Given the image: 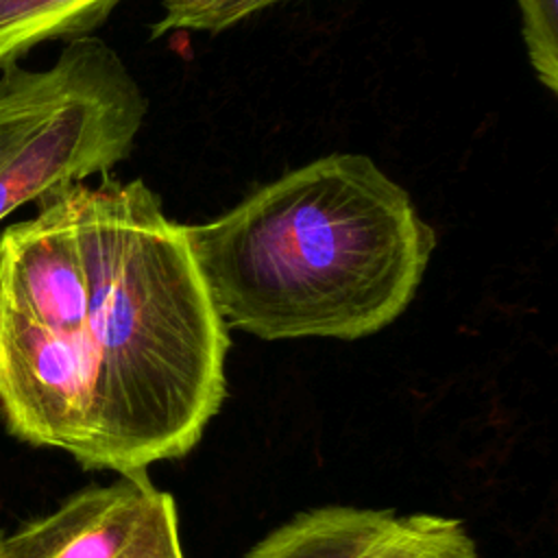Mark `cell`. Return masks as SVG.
<instances>
[{"instance_id": "obj_1", "label": "cell", "mask_w": 558, "mask_h": 558, "mask_svg": "<svg viewBox=\"0 0 558 558\" xmlns=\"http://www.w3.org/2000/svg\"><path fill=\"white\" fill-rule=\"evenodd\" d=\"M183 231L225 327L262 340L384 329L436 248L410 194L362 153L318 157Z\"/></svg>"}, {"instance_id": "obj_2", "label": "cell", "mask_w": 558, "mask_h": 558, "mask_svg": "<svg viewBox=\"0 0 558 558\" xmlns=\"http://www.w3.org/2000/svg\"><path fill=\"white\" fill-rule=\"evenodd\" d=\"M61 196L87 279L94 384L83 466L122 475L181 458L225 399L229 351L183 225L142 179L105 177Z\"/></svg>"}, {"instance_id": "obj_3", "label": "cell", "mask_w": 558, "mask_h": 558, "mask_svg": "<svg viewBox=\"0 0 558 558\" xmlns=\"http://www.w3.org/2000/svg\"><path fill=\"white\" fill-rule=\"evenodd\" d=\"M146 96L100 37L70 39L46 70L0 74V220L109 172L135 142Z\"/></svg>"}, {"instance_id": "obj_4", "label": "cell", "mask_w": 558, "mask_h": 558, "mask_svg": "<svg viewBox=\"0 0 558 558\" xmlns=\"http://www.w3.org/2000/svg\"><path fill=\"white\" fill-rule=\"evenodd\" d=\"M92 355L0 299V414L24 442L68 451L81 466L92 440Z\"/></svg>"}, {"instance_id": "obj_5", "label": "cell", "mask_w": 558, "mask_h": 558, "mask_svg": "<svg viewBox=\"0 0 558 558\" xmlns=\"http://www.w3.org/2000/svg\"><path fill=\"white\" fill-rule=\"evenodd\" d=\"M172 512L174 499L144 471L122 473L4 536V558H131Z\"/></svg>"}, {"instance_id": "obj_6", "label": "cell", "mask_w": 558, "mask_h": 558, "mask_svg": "<svg viewBox=\"0 0 558 558\" xmlns=\"http://www.w3.org/2000/svg\"><path fill=\"white\" fill-rule=\"evenodd\" d=\"M244 558H477V551L449 517L325 506L279 525Z\"/></svg>"}, {"instance_id": "obj_7", "label": "cell", "mask_w": 558, "mask_h": 558, "mask_svg": "<svg viewBox=\"0 0 558 558\" xmlns=\"http://www.w3.org/2000/svg\"><path fill=\"white\" fill-rule=\"evenodd\" d=\"M120 0H0V70L50 39H76L102 24Z\"/></svg>"}, {"instance_id": "obj_8", "label": "cell", "mask_w": 558, "mask_h": 558, "mask_svg": "<svg viewBox=\"0 0 558 558\" xmlns=\"http://www.w3.org/2000/svg\"><path fill=\"white\" fill-rule=\"evenodd\" d=\"M161 17L150 26V37L168 31H225L272 4L286 0H159Z\"/></svg>"}, {"instance_id": "obj_9", "label": "cell", "mask_w": 558, "mask_h": 558, "mask_svg": "<svg viewBox=\"0 0 558 558\" xmlns=\"http://www.w3.org/2000/svg\"><path fill=\"white\" fill-rule=\"evenodd\" d=\"M521 35L538 81L558 89V0H517Z\"/></svg>"}, {"instance_id": "obj_10", "label": "cell", "mask_w": 558, "mask_h": 558, "mask_svg": "<svg viewBox=\"0 0 558 558\" xmlns=\"http://www.w3.org/2000/svg\"><path fill=\"white\" fill-rule=\"evenodd\" d=\"M131 558H185L179 541L177 512L168 514L159 527L133 551Z\"/></svg>"}, {"instance_id": "obj_11", "label": "cell", "mask_w": 558, "mask_h": 558, "mask_svg": "<svg viewBox=\"0 0 558 558\" xmlns=\"http://www.w3.org/2000/svg\"><path fill=\"white\" fill-rule=\"evenodd\" d=\"M0 558H4V534L0 532Z\"/></svg>"}]
</instances>
